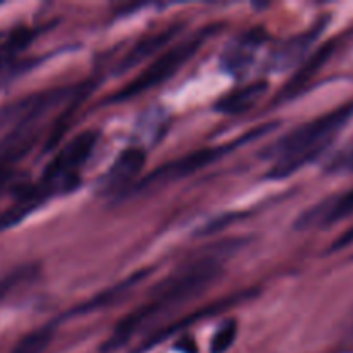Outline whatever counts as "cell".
I'll use <instances>...</instances> for the list:
<instances>
[{
  "instance_id": "obj_1",
  "label": "cell",
  "mask_w": 353,
  "mask_h": 353,
  "mask_svg": "<svg viewBox=\"0 0 353 353\" xmlns=\"http://www.w3.org/2000/svg\"><path fill=\"white\" fill-rule=\"evenodd\" d=\"M353 119V102L303 123L268 147L265 157L274 159L268 178L283 179L295 174L331 147L343 128Z\"/></svg>"
},
{
  "instance_id": "obj_2",
  "label": "cell",
  "mask_w": 353,
  "mask_h": 353,
  "mask_svg": "<svg viewBox=\"0 0 353 353\" xmlns=\"http://www.w3.org/2000/svg\"><path fill=\"white\" fill-rule=\"evenodd\" d=\"M221 24H210V26L202 28L192 37L185 38V40L178 41L172 47L165 48L161 55L154 59L143 71L138 76H134L128 85L117 90L116 93L109 97L103 103H121L128 102L131 99H137L141 93L154 90L157 86L164 85L171 78H174L196 54L200 48L210 40L216 33H219Z\"/></svg>"
},
{
  "instance_id": "obj_3",
  "label": "cell",
  "mask_w": 353,
  "mask_h": 353,
  "mask_svg": "<svg viewBox=\"0 0 353 353\" xmlns=\"http://www.w3.org/2000/svg\"><path fill=\"white\" fill-rule=\"evenodd\" d=\"M100 133L97 130H85L65 141L45 168L41 179L33 185L34 193L43 202L55 195L72 192L79 185V172L92 157Z\"/></svg>"
},
{
  "instance_id": "obj_4",
  "label": "cell",
  "mask_w": 353,
  "mask_h": 353,
  "mask_svg": "<svg viewBox=\"0 0 353 353\" xmlns=\"http://www.w3.org/2000/svg\"><path fill=\"white\" fill-rule=\"evenodd\" d=\"M271 128V124H265V126L257 128V130H252L250 133L245 134V137H240L236 141H233V143L200 148V150L181 155V157L174 159V161L165 162V164L159 165L157 169L148 172L143 179H138V183L133 186V190H131L130 193L134 195V193H148L152 192V190H161L172 185V183H178L181 181V179L188 178V176L196 174V172L202 171V169L212 165L214 162L223 161L226 155L233 154L234 148H238L240 145L248 143V141L255 140L257 137L265 134Z\"/></svg>"
},
{
  "instance_id": "obj_5",
  "label": "cell",
  "mask_w": 353,
  "mask_h": 353,
  "mask_svg": "<svg viewBox=\"0 0 353 353\" xmlns=\"http://www.w3.org/2000/svg\"><path fill=\"white\" fill-rule=\"evenodd\" d=\"M78 86H61L21 97L0 107V137L26 121H45L52 112L65 107L78 93Z\"/></svg>"
},
{
  "instance_id": "obj_6",
  "label": "cell",
  "mask_w": 353,
  "mask_h": 353,
  "mask_svg": "<svg viewBox=\"0 0 353 353\" xmlns=\"http://www.w3.org/2000/svg\"><path fill=\"white\" fill-rule=\"evenodd\" d=\"M45 121H26L0 137V192L16 174V165L30 154L43 134Z\"/></svg>"
},
{
  "instance_id": "obj_7",
  "label": "cell",
  "mask_w": 353,
  "mask_h": 353,
  "mask_svg": "<svg viewBox=\"0 0 353 353\" xmlns=\"http://www.w3.org/2000/svg\"><path fill=\"white\" fill-rule=\"evenodd\" d=\"M254 296H255V292L243 290V292L233 293V295H228V296H224V299L216 300V302L209 303V305H205V307H200V309H196L195 312H192L190 316H186L185 319L178 321V323H172V324H165V326H161L159 330L152 331V333L148 334L143 341H141L140 348H138V353L152 350V348L157 347L161 341L171 338L172 334L183 333V331H185L188 326H193V324L200 323V321H207V319H210V317L219 316V314L226 312V310L233 309V307L241 305V303H245L247 300L254 299Z\"/></svg>"
},
{
  "instance_id": "obj_8",
  "label": "cell",
  "mask_w": 353,
  "mask_h": 353,
  "mask_svg": "<svg viewBox=\"0 0 353 353\" xmlns=\"http://www.w3.org/2000/svg\"><path fill=\"white\" fill-rule=\"evenodd\" d=\"M147 164V154L143 148L131 147L121 152L110 164L105 174L99 179V190L103 195H121L133 190L141 171Z\"/></svg>"
},
{
  "instance_id": "obj_9",
  "label": "cell",
  "mask_w": 353,
  "mask_h": 353,
  "mask_svg": "<svg viewBox=\"0 0 353 353\" xmlns=\"http://www.w3.org/2000/svg\"><path fill=\"white\" fill-rule=\"evenodd\" d=\"M353 217V188L348 192L331 195L307 209L296 219V230H317L330 228Z\"/></svg>"
},
{
  "instance_id": "obj_10",
  "label": "cell",
  "mask_w": 353,
  "mask_h": 353,
  "mask_svg": "<svg viewBox=\"0 0 353 353\" xmlns=\"http://www.w3.org/2000/svg\"><path fill=\"white\" fill-rule=\"evenodd\" d=\"M40 34V30H31V28H21L16 30L6 41L0 43V86L7 81L14 79L16 76L23 74L30 68L37 64V61H28L21 59V52L26 50L34 38Z\"/></svg>"
},
{
  "instance_id": "obj_11",
  "label": "cell",
  "mask_w": 353,
  "mask_h": 353,
  "mask_svg": "<svg viewBox=\"0 0 353 353\" xmlns=\"http://www.w3.org/2000/svg\"><path fill=\"white\" fill-rule=\"evenodd\" d=\"M334 50H336V41L331 40L327 41V43H324L323 47L317 48L312 55H309V57L302 62L299 71L288 79V83H286L281 90H279L272 103H274V105H281V103L290 102V100H293L295 97H299L300 93L310 85V81L319 74L321 69L327 64V61L333 57Z\"/></svg>"
},
{
  "instance_id": "obj_12",
  "label": "cell",
  "mask_w": 353,
  "mask_h": 353,
  "mask_svg": "<svg viewBox=\"0 0 353 353\" xmlns=\"http://www.w3.org/2000/svg\"><path fill=\"white\" fill-rule=\"evenodd\" d=\"M152 272V269H141V271L133 272L128 278H124L123 281L116 283V285L109 286V288L102 290L97 295H93L92 299L85 300L83 303H79L78 307L69 312V316L79 317V316H88L92 312H99V310L110 309V307L117 305V303L124 302L126 299H130L134 293V290L140 285H143L145 279L148 278V274Z\"/></svg>"
},
{
  "instance_id": "obj_13",
  "label": "cell",
  "mask_w": 353,
  "mask_h": 353,
  "mask_svg": "<svg viewBox=\"0 0 353 353\" xmlns=\"http://www.w3.org/2000/svg\"><path fill=\"white\" fill-rule=\"evenodd\" d=\"M326 23L327 19H321L319 23L314 24L312 28H309L303 33H299L295 37L288 38V40L281 41L271 54V61H269L271 69H274L276 72L286 71V69L295 68L296 64L305 61V55L309 54L312 45L321 37Z\"/></svg>"
},
{
  "instance_id": "obj_14",
  "label": "cell",
  "mask_w": 353,
  "mask_h": 353,
  "mask_svg": "<svg viewBox=\"0 0 353 353\" xmlns=\"http://www.w3.org/2000/svg\"><path fill=\"white\" fill-rule=\"evenodd\" d=\"M183 30V23H176L168 26L165 30L157 31V33H152L148 37L141 38L137 45L130 48L126 54L123 55V59L119 61V64L116 65V74H123V72L131 71V69L138 68L140 64H143L148 59L155 57V54L162 52V48L168 47Z\"/></svg>"
},
{
  "instance_id": "obj_15",
  "label": "cell",
  "mask_w": 353,
  "mask_h": 353,
  "mask_svg": "<svg viewBox=\"0 0 353 353\" xmlns=\"http://www.w3.org/2000/svg\"><path fill=\"white\" fill-rule=\"evenodd\" d=\"M265 40V31L262 28H254L247 33L240 34L233 45L226 48L221 59V65L230 74H241L250 65L255 48L261 47Z\"/></svg>"
},
{
  "instance_id": "obj_16",
  "label": "cell",
  "mask_w": 353,
  "mask_h": 353,
  "mask_svg": "<svg viewBox=\"0 0 353 353\" xmlns=\"http://www.w3.org/2000/svg\"><path fill=\"white\" fill-rule=\"evenodd\" d=\"M268 81L248 83V85L240 86V88L221 97L216 102V110L219 114H228V116L245 114L261 102V99L268 93Z\"/></svg>"
},
{
  "instance_id": "obj_17",
  "label": "cell",
  "mask_w": 353,
  "mask_h": 353,
  "mask_svg": "<svg viewBox=\"0 0 353 353\" xmlns=\"http://www.w3.org/2000/svg\"><path fill=\"white\" fill-rule=\"evenodd\" d=\"M54 336V324H45V326L37 327V330L24 334L21 340H17L10 353H43L48 348V345L52 343Z\"/></svg>"
},
{
  "instance_id": "obj_18",
  "label": "cell",
  "mask_w": 353,
  "mask_h": 353,
  "mask_svg": "<svg viewBox=\"0 0 353 353\" xmlns=\"http://www.w3.org/2000/svg\"><path fill=\"white\" fill-rule=\"evenodd\" d=\"M40 272V268L37 264H24L16 268L14 271L7 272L6 276L0 278V302L9 299L17 288L26 286L28 283L33 281Z\"/></svg>"
},
{
  "instance_id": "obj_19",
  "label": "cell",
  "mask_w": 353,
  "mask_h": 353,
  "mask_svg": "<svg viewBox=\"0 0 353 353\" xmlns=\"http://www.w3.org/2000/svg\"><path fill=\"white\" fill-rule=\"evenodd\" d=\"M238 336V323L234 319H226L219 324L217 331L210 340V353H226L233 347Z\"/></svg>"
},
{
  "instance_id": "obj_20",
  "label": "cell",
  "mask_w": 353,
  "mask_h": 353,
  "mask_svg": "<svg viewBox=\"0 0 353 353\" xmlns=\"http://www.w3.org/2000/svg\"><path fill=\"white\" fill-rule=\"evenodd\" d=\"M330 171L333 172H353V141L343 148L340 154L330 162Z\"/></svg>"
},
{
  "instance_id": "obj_21",
  "label": "cell",
  "mask_w": 353,
  "mask_h": 353,
  "mask_svg": "<svg viewBox=\"0 0 353 353\" xmlns=\"http://www.w3.org/2000/svg\"><path fill=\"white\" fill-rule=\"evenodd\" d=\"M174 350H178L179 353H196L199 348H196V341L192 336H183L176 341Z\"/></svg>"
}]
</instances>
